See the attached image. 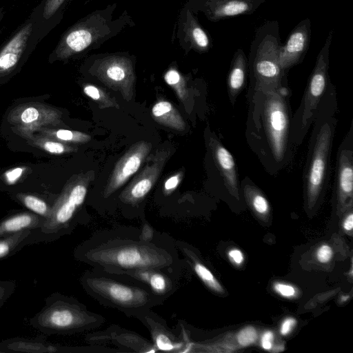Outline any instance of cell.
Returning <instances> with one entry per match:
<instances>
[{"label": "cell", "instance_id": "1", "mask_svg": "<svg viewBox=\"0 0 353 353\" xmlns=\"http://www.w3.org/2000/svg\"><path fill=\"white\" fill-rule=\"evenodd\" d=\"M175 240L150 226H119L94 233L74 250L76 260L92 268L125 274L143 269L183 268Z\"/></svg>", "mask_w": 353, "mask_h": 353}, {"label": "cell", "instance_id": "2", "mask_svg": "<svg viewBox=\"0 0 353 353\" xmlns=\"http://www.w3.org/2000/svg\"><path fill=\"white\" fill-rule=\"evenodd\" d=\"M79 282L101 305L136 319L164 302L144 283L125 274L92 268L83 273Z\"/></svg>", "mask_w": 353, "mask_h": 353}, {"label": "cell", "instance_id": "3", "mask_svg": "<svg viewBox=\"0 0 353 353\" xmlns=\"http://www.w3.org/2000/svg\"><path fill=\"white\" fill-rule=\"evenodd\" d=\"M117 3L96 10L69 27L50 54L52 60H68L100 48L108 40L119 35L135 23L125 10L114 18Z\"/></svg>", "mask_w": 353, "mask_h": 353}, {"label": "cell", "instance_id": "4", "mask_svg": "<svg viewBox=\"0 0 353 353\" xmlns=\"http://www.w3.org/2000/svg\"><path fill=\"white\" fill-rule=\"evenodd\" d=\"M105 319L90 311L76 298L54 292L30 320V325L47 335H70L101 327Z\"/></svg>", "mask_w": 353, "mask_h": 353}, {"label": "cell", "instance_id": "5", "mask_svg": "<svg viewBox=\"0 0 353 353\" xmlns=\"http://www.w3.org/2000/svg\"><path fill=\"white\" fill-rule=\"evenodd\" d=\"M93 177L94 172L89 171L79 174L67 185L54 202L50 216L40 228L31 230L25 240V245L52 242L70 234L79 224L77 214Z\"/></svg>", "mask_w": 353, "mask_h": 353}, {"label": "cell", "instance_id": "6", "mask_svg": "<svg viewBox=\"0 0 353 353\" xmlns=\"http://www.w3.org/2000/svg\"><path fill=\"white\" fill-rule=\"evenodd\" d=\"M277 21H268L260 26L250 46V66L255 79V88L261 92L282 88L284 70L279 63L281 46Z\"/></svg>", "mask_w": 353, "mask_h": 353}, {"label": "cell", "instance_id": "7", "mask_svg": "<svg viewBox=\"0 0 353 353\" xmlns=\"http://www.w3.org/2000/svg\"><path fill=\"white\" fill-rule=\"evenodd\" d=\"M43 8L42 1L29 18L1 46L0 77L14 71L61 21L59 18L44 19Z\"/></svg>", "mask_w": 353, "mask_h": 353}, {"label": "cell", "instance_id": "8", "mask_svg": "<svg viewBox=\"0 0 353 353\" xmlns=\"http://www.w3.org/2000/svg\"><path fill=\"white\" fill-rule=\"evenodd\" d=\"M313 136L305 176L308 203L312 205L320 196L328 181V170L334 125L331 119L318 123Z\"/></svg>", "mask_w": 353, "mask_h": 353}, {"label": "cell", "instance_id": "9", "mask_svg": "<svg viewBox=\"0 0 353 353\" xmlns=\"http://www.w3.org/2000/svg\"><path fill=\"white\" fill-rule=\"evenodd\" d=\"M88 72L126 101L131 100L136 79L134 56L125 52L95 54L88 60Z\"/></svg>", "mask_w": 353, "mask_h": 353}, {"label": "cell", "instance_id": "10", "mask_svg": "<svg viewBox=\"0 0 353 353\" xmlns=\"http://www.w3.org/2000/svg\"><path fill=\"white\" fill-rule=\"evenodd\" d=\"M277 91L263 92L265 95L263 119L272 153L281 161L285 157L289 134V115L287 103Z\"/></svg>", "mask_w": 353, "mask_h": 353}, {"label": "cell", "instance_id": "11", "mask_svg": "<svg viewBox=\"0 0 353 353\" xmlns=\"http://www.w3.org/2000/svg\"><path fill=\"white\" fill-rule=\"evenodd\" d=\"M332 40V31H331L325 42L319 52L315 66L310 77L306 87L303 100L297 114L299 124L302 132L305 127H308L316 112L319 104L325 92L329 65V52Z\"/></svg>", "mask_w": 353, "mask_h": 353}, {"label": "cell", "instance_id": "12", "mask_svg": "<svg viewBox=\"0 0 353 353\" xmlns=\"http://www.w3.org/2000/svg\"><path fill=\"white\" fill-rule=\"evenodd\" d=\"M85 339L90 345H113L123 352L154 353L157 349L150 341L135 332L111 325L103 330L90 332Z\"/></svg>", "mask_w": 353, "mask_h": 353}, {"label": "cell", "instance_id": "13", "mask_svg": "<svg viewBox=\"0 0 353 353\" xmlns=\"http://www.w3.org/2000/svg\"><path fill=\"white\" fill-rule=\"evenodd\" d=\"M171 154L170 148H161L150 161L121 192L119 199L124 204L135 205L142 202L159 178Z\"/></svg>", "mask_w": 353, "mask_h": 353}, {"label": "cell", "instance_id": "14", "mask_svg": "<svg viewBox=\"0 0 353 353\" xmlns=\"http://www.w3.org/2000/svg\"><path fill=\"white\" fill-rule=\"evenodd\" d=\"M137 319L148 330L152 342L159 351L184 353L189 352V341L183 328L179 325L180 332L176 333L165 321L152 310L139 316Z\"/></svg>", "mask_w": 353, "mask_h": 353}, {"label": "cell", "instance_id": "15", "mask_svg": "<svg viewBox=\"0 0 353 353\" xmlns=\"http://www.w3.org/2000/svg\"><path fill=\"white\" fill-rule=\"evenodd\" d=\"M266 0H188L185 6L210 21L254 12Z\"/></svg>", "mask_w": 353, "mask_h": 353}, {"label": "cell", "instance_id": "16", "mask_svg": "<svg viewBox=\"0 0 353 353\" xmlns=\"http://www.w3.org/2000/svg\"><path fill=\"white\" fill-rule=\"evenodd\" d=\"M151 148V143L144 141L130 148L115 165L102 192L103 198L110 197L137 172Z\"/></svg>", "mask_w": 353, "mask_h": 353}, {"label": "cell", "instance_id": "17", "mask_svg": "<svg viewBox=\"0 0 353 353\" xmlns=\"http://www.w3.org/2000/svg\"><path fill=\"white\" fill-rule=\"evenodd\" d=\"M176 35L179 46L186 54L190 50L204 53L212 47L209 35L185 5L179 15Z\"/></svg>", "mask_w": 353, "mask_h": 353}, {"label": "cell", "instance_id": "18", "mask_svg": "<svg viewBox=\"0 0 353 353\" xmlns=\"http://www.w3.org/2000/svg\"><path fill=\"white\" fill-rule=\"evenodd\" d=\"M184 268L143 269L131 271L125 274L144 283L154 294L165 301L181 287Z\"/></svg>", "mask_w": 353, "mask_h": 353}, {"label": "cell", "instance_id": "19", "mask_svg": "<svg viewBox=\"0 0 353 353\" xmlns=\"http://www.w3.org/2000/svg\"><path fill=\"white\" fill-rule=\"evenodd\" d=\"M311 23L308 18L302 20L294 28L285 43L281 46L279 63L283 70H286L299 63L304 57L310 45Z\"/></svg>", "mask_w": 353, "mask_h": 353}, {"label": "cell", "instance_id": "20", "mask_svg": "<svg viewBox=\"0 0 353 353\" xmlns=\"http://www.w3.org/2000/svg\"><path fill=\"white\" fill-rule=\"evenodd\" d=\"M209 145L214 163L228 190L239 196V179L236 167L231 153L214 137H210Z\"/></svg>", "mask_w": 353, "mask_h": 353}, {"label": "cell", "instance_id": "21", "mask_svg": "<svg viewBox=\"0 0 353 353\" xmlns=\"http://www.w3.org/2000/svg\"><path fill=\"white\" fill-rule=\"evenodd\" d=\"M335 182L338 200L343 204L353 192V152L343 145L339 150Z\"/></svg>", "mask_w": 353, "mask_h": 353}, {"label": "cell", "instance_id": "22", "mask_svg": "<svg viewBox=\"0 0 353 353\" xmlns=\"http://www.w3.org/2000/svg\"><path fill=\"white\" fill-rule=\"evenodd\" d=\"M45 219L33 212H23L8 216L0 221V237L22 230L40 228Z\"/></svg>", "mask_w": 353, "mask_h": 353}, {"label": "cell", "instance_id": "23", "mask_svg": "<svg viewBox=\"0 0 353 353\" xmlns=\"http://www.w3.org/2000/svg\"><path fill=\"white\" fill-rule=\"evenodd\" d=\"M3 352H59V346L46 343L43 339L12 338L0 342Z\"/></svg>", "mask_w": 353, "mask_h": 353}, {"label": "cell", "instance_id": "24", "mask_svg": "<svg viewBox=\"0 0 353 353\" xmlns=\"http://www.w3.org/2000/svg\"><path fill=\"white\" fill-rule=\"evenodd\" d=\"M246 70L247 60L245 55L242 50L239 49L233 57L228 78V94L232 103L234 102L236 97L244 85Z\"/></svg>", "mask_w": 353, "mask_h": 353}, {"label": "cell", "instance_id": "25", "mask_svg": "<svg viewBox=\"0 0 353 353\" xmlns=\"http://www.w3.org/2000/svg\"><path fill=\"white\" fill-rule=\"evenodd\" d=\"M152 116L159 123L176 130H183L185 123L179 112L169 101L161 100L156 103L151 110Z\"/></svg>", "mask_w": 353, "mask_h": 353}, {"label": "cell", "instance_id": "26", "mask_svg": "<svg viewBox=\"0 0 353 353\" xmlns=\"http://www.w3.org/2000/svg\"><path fill=\"white\" fill-rule=\"evenodd\" d=\"M31 230H22L0 237V261L14 255L25 247V240Z\"/></svg>", "mask_w": 353, "mask_h": 353}, {"label": "cell", "instance_id": "27", "mask_svg": "<svg viewBox=\"0 0 353 353\" xmlns=\"http://www.w3.org/2000/svg\"><path fill=\"white\" fill-rule=\"evenodd\" d=\"M244 181L246 183L243 185V191L252 208L259 214H266L270 210L268 200L255 185L248 183V179Z\"/></svg>", "mask_w": 353, "mask_h": 353}, {"label": "cell", "instance_id": "28", "mask_svg": "<svg viewBox=\"0 0 353 353\" xmlns=\"http://www.w3.org/2000/svg\"><path fill=\"white\" fill-rule=\"evenodd\" d=\"M166 83L175 91L180 100L184 102L188 97V90L185 77L175 67H170L164 74Z\"/></svg>", "mask_w": 353, "mask_h": 353}, {"label": "cell", "instance_id": "29", "mask_svg": "<svg viewBox=\"0 0 353 353\" xmlns=\"http://www.w3.org/2000/svg\"><path fill=\"white\" fill-rule=\"evenodd\" d=\"M83 92L88 97L95 101L100 108H119L116 100L108 92L92 84H85L83 86Z\"/></svg>", "mask_w": 353, "mask_h": 353}, {"label": "cell", "instance_id": "30", "mask_svg": "<svg viewBox=\"0 0 353 353\" xmlns=\"http://www.w3.org/2000/svg\"><path fill=\"white\" fill-rule=\"evenodd\" d=\"M19 199L28 210L45 221L50 216L52 205H49L45 200L30 194L19 196Z\"/></svg>", "mask_w": 353, "mask_h": 353}, {"label": "cell", "instance_id": "31", "mask_svg": "<svg viewBox=\"0 0 353 353\" xmlns=\"http://www.w3.org/2000/svg\"><path fill=\"white\" fill-rule=\"evenodd\" d=\"M67 0H43V16L48 20L52 18L62 19L63 7Z\"/></svg>", "mask_w": 353, "mask_h": 353}, {"label": "cell", "instance_id": "32", "mask_svg": "<svg viewBox=\"0 0 353 353\" xmlns=\"http://www.w3.org/2000/svg\"><path fill=\"white\" fill-rule=\"evenodd\" d=\"M54 135L59 140L74 143H85L91 139L88 134L64 129L57 130Z\"/></svg>", "mask_w": 353, "mask_h": 353}, {"label": "cell", "instance_id": "33", "mask_svg": "<svg viewBox=\"0 0 353 353\" xmlns=\"http://www.w3.org/2000/svg\"><path fill=\"white\" fill-rule=\"evenodd\" d=\"M257 337L258 335L255 328L252 326H248L238 333L237 341L241 345L245 347L255 343Z\"/></svg>", "mask_w": 353, "mask_h": 353}, {"label": "cell", "instance_id": "34", "mask_svg": "<svg viewBox=\"0 0 353 353\" xmlns=\"http://www.w3.org/2000/svg\"><path fill=\"white\" fill-rule=\"evenodd\" d=\"M17 283L14 281L0 280V310L14 292Z\"/></svg>", "mask_w": 353, "mask_h": 353}, {"label": "cell", "instance_id": "35", "mask_svg": "<svg viewBox=\"0 0 353 353\" xmlns=\"http://www.w3.org/2000/svg\"><path fill=\"white\" fill-rule=\"evenodd\" d=\"M183 176L182 172H179L169 177L164 183L163 193L165 195L171 194L178 186Z\"/></svg>", "mask_w": 353, "mask_h": 353}, {"label": "cell", "instance_id": "36", "mask_svg": "<svg viewBox=\"0 0 353 353\" xmlns=\"http://www.w3.org/2000/svg\"><path fill=\"white\" fill-rule=\"evenodd\" d=\"M43 148L46 151L52 154H62L73 150L61 143L50 141H46L43 144Z\"/></svg>", "mask_w": 353, "mask_h": 353}, {"label": "cell", "instance_id": "37", "mask_svg": "<svg viewBox=\"0 0 353 353\" xmlns=\"http://www.w3.org/2000/svg\"><path fill=\"white\" fill-rule=\"evenodd\" d=\"M274 290L283 297L291 298L295 296L296 290L292 285L276 283L274 285Z\"/></svg>", "mask_w": 353, "mask_h": 353}, {"label": "cell", "instance_id": "38", "mask_svg": "<svg viewBox=\"0 0 353 353\" xmlns=\"http://www.w3.org/2000/svg\"><path fill=\"white\" fill-rule=\"evenodd\" d=\"M332 250L327 245H321L316 252L318 261L323 263L330 261L332 257Z\"/></svg>", "mask_w": 353, "mask_h": 353}, {"label": "cell", "instance_id": "39", "mask_svg": "<svg viewBox=\"0 0 353 353\" xmlns=\"http://www.w3.org/2000/svg\"><path fill=\"white\" fill-rule=\"evenodd\" d=\"M38 117V110L35 108L30 107L22 112L21 119L25 123H30L36 121Z\"/></svg>", "mask_w": 353, "mask_h": 353}, {"label": "cell", "instance_id": "40", "mask_svg": "<svg viewBox=\"0 0 353 353\" xmlns=\"http://www.w3.org/2000/svg\"><path fill=\"white\" fill-rule=\"evenodd\" d=\"M23 171L22 168H16L8 171L6 174V179L8 183L13 184L21 176Z\"/></svg>", "mask_w": 353, "mask_h": 353}, {"label": "cell", "instance_id": "41", "mask_svg": "<svg viewBox=\"0 0 353 353\" xmlns=\"http://www.w3.org/2000/svg\"><path fill=\"white\" fill-rule=\"evenodd\" d=\"M296 321L293 318L286 319L282 323L281 327V334L283 336L288 334L294 328Z\"/></svg>", "mask_w": 353, "mask_h": 353}, {"label": "cell", "instance_id": "42", "mask_svg": "<svg viewBox=\"0 0 353 353\" xmlns=\"http://www.w3.org/2000/svg\"><path fill=\"white\" fill-rule=\"evenodd\" d=\"M274 341V334L271 331H268L263 334L261 338L262 347L266 350L272 348Z\"/></svg>", "mask_w": 353, "mask_h": 353}, {"label": "cell", "instance_id": "43", "mask_svg": "<svg viewBox=\"0 0 353 353\" xmlns=\"http://www.w3.org/2000/svg\"><path fill=\"white\" fill-rule=\"evenodd\" d=\"M230 260L236 265H241L243 261V253L238 249L231 250L228 252Z\"/></svg>", "mask_w": 353, "mask_h": 353}, {"label": "cell", "instance_id": "44", "mask_svg": "<svg viewBox=\"0 0 353 353\" xmlns=\"http://www.w3.org/2000/svg\"><path fill=\"white\" fill-rule=\"evenodd\" d=\"M343 228L345 230L350 231L353 228V214L350 213L345 219Z\"/></svg>", "mask_w": 353, "mask_h": 353}, {"label": "cell", "instance_id": "45", "mask_svg": "<svg viewBox=\"0 0 353 353\" xmlns=\"http://www.w3.org/2000/svg\"><path fill=\"white\" fill-rule=\"evenodd\" d=\"M4 14H5V11H4L3 8L2 7H0V24H1V22L4 17ZM0 33H1V30H0Z\"/></svg>", "mask_w": 353, "mask_h": 353}, {"label": "cell", "instance_id": "46", "mask_svg": "<svg viewBox=\"0 0 353 353\" xmlns=\"http://www.w3.org/2000/svg\"><path fill=\"white\" fill-rule=\"evenodd\" d=\"M91 1H92V0H86L85 3H88V2Z\"/></svg>", "mask_w": 353, "mask_h": 353}, {"label": "cell", "instance_id": "47", "mask_svg": "<svg viewBox=\"0 0 353 353\" xmlns=\"http://www.w3.org/2000/svg\"><path fill=\"white\" fill-rule=\"evenodd\" d=\"M0 352H3L0 350Z\"/></svg>", "mask_w": 353, "mask_h": 353}]
</instances>
